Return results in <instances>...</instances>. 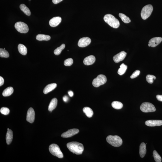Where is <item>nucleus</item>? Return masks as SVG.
Returning a JSON list of instances; mask_svg holds the SVG:
<instances>
[{"mask_svg": "<svg viewBox=\"0 0 162 162\" xmlns=\"http://www.w3.org/2000/svg\"><path fill=\"white\" fill-rule=\"evenodd\" d=\"M67 147L74 154L77 155H81L84 151L83 145L77 142H72L67 143Z\"/></svg>", "mask_w": 162, "mask_h": 162, "instance_id": "nucleus-1", "label": "nucleus"}, {"mask_svg": "<svg viewBox=\"0 0 162 162\" xmlns=\"http://www.w3.org/2000/svg\"><path fill=\"white\" fill-rule=\"evenodd\" d=\"M104 20L105 22L113 28H117L120 25V23L118 20L112 15L107 14L105 15L104 17Z\"/></svg>", "mask_w": 162, "mask_h": 162, "instance_id": "nucleus-2", "label": "nucleus"}, {"mask_svg": "<svg viewBox=\"0 0 162 162\" xmlns=\"http://www.w3.org/2000/svg\"><path fill=\"white\" fill-rule=\"evenodd\" d=\"M108 143L115 147H119L122 145L123 140L121 137L117 135H109L106 138Z\"/></svg>", "mask_w": 162, "mask_h": 162, "instance_id": "nucleus-3", "label": "nucleus"}, {"mask_svg": "<svg viewBox=\"0 0 162 162\" xmlns=\"http://www.w3.org/2000/svg\"><path fill=\"white\" fill-rule=\"evenodd\" d=\"M49 150L52 155L58 158H62L63 157V155L60 150L59 147L57 144H52L49 147Z\"/></svg>", "mask_w": 162, "mask_h": 162, "instance_id": "nucleus-4", "label": "nucleus"}, {"mask_svg": "<svg viewBox=\"0 0 162 162\" xmlns=\"http://www.w3.org/2000/svg\"><path fill=\"white\" fill-rule=\"evenodd\" d=\"M153 7L151 4H148L145 6L141 10V16L143 20H146L152 14Z\"/></svg>", "mask_w": 162, "mask_h": 162, "instance_id": "nucleus-5", "label": "nucleus"}, {"mask_svg": "<svg viewBox=\"0 0 162 162\" xmlns=\"http://www.w3.org/2000/svg\"><path fill=\"white\" fill-rule=\"evenodd\" d=\"M140 109L144 113L154 112L156 111L154 105L148 102H143L142 104L140 106Z\"/></svg>", "mask_w": 162, "mask_h": 162, "instance_id": "nucleus-6", "label": "nucleus"}, {"mask_svg": "<svg viewBox=\"0 0 162 162\" xmlns=\"http://www.w3.org/2000/svg\"><path fill=\"white\" fill-rule=\"evenodd\" d=\"M107 81L106 76L103 74L99 75L93 80L92 85L94 87L97 88L106 83Z\"/></svg>", "mask_w": 162, "mask_h": 162, "instance_id": "nucleus-7", "label": "nucleus"}, {"mask_svg": "<svg viewBox=\"0 0 162 162\" xmlns=\"http://www.w3.org/2000/svg\"><path fill=\"white\" fill-rule=\"evenodd\" d=\"M15 27L18 31L21 33H27L29 31L28 25L23 22H16L15 24Z\"/></svg>", "mask_w": 162, "mask_h": 162, "instance_id": "nucleus-8", "label": "nucleus"}, {"mask_svg": "<svg viewBox=\"0 0 162 162\" xmlns=\"http://www.w3.org/2000/svg\"><path fill=\"white\" fill-rule=\"evenodd\" d=\"M35 119V112L33 108H30L27 111L26 120L30 123H33Z\"/></svg>", "mask_w": 162, "mask_h": 162, "instance_id": "nucleus-9", "label": "nucleus"}, {"mask_svg": "<svg viewBox=\"0 0 162 162\" xmlns=\"http://www.w3.org/2000/svg\"><path fill=\"white\" fill-rule=\"evenodd\" d=\"M79 132L78 129H74L68 130L66 132L63 133L61 136L63 138H69L75 135Z\"/></svg>", "mask_w": 162, "mask_h": 162, "instance_id": "nucleus-10", "label": "nucleus"}, {"mask_svg": "<svg viewBox=\"0 0 162 162\" xmlns=\"http://www.w3.org/2000/svg\"><path fill=\"white\" fill-rule=\"evenodd\" d=\"M91 40L88 37L81 38L78 41V45L81 48L86 47L91 43Z\"/></svg>", "mask_w": 162, "mask_h": 162, "instance_id": "nucleus-11", "label": "nucleus"}, {"mask_svg": "<svg viewBox=\"0 0 162 162\" xmlns=\"http://www.w3.org/2000/svg\"><path fill=\"white\" fill-rule=\"evenodd\" d=\"M127 53L126 52L124 51H122L114 56L113 58V59L116 63H118L124 59Z\"/></svg>", "mask_w": 162, "mask_h": 162, "instance_id": "nucleus-12", "label": "nucleus"}, {"mask_svg": "<svg viewBox=\"0 0 162 162\" xmlns=\"http://www.w3.org/2000/svg\"><path fill=\"white\" fill-rule=\"evenodd\" d=\"M162 41V38L160 37H154L149 40L148 46L155 47L161 43Z\"/></svg>", "mask_w": 162, "mask_h": 162, "instance_id": "nucleus-13", "label": "nucleus"}, {"mask_svg": "<svg viewBox=\"0 0 162 162\" xmlns=\"http://www.w3.org/2000/svg\"><path fill=\"white\" fill-rule=\"evenodd\" d=\"M146 125L148 126H160L162 125V120H149L146 121Z\"/></svg>", "mask_w": 162, "mask_h": 162, "instance_id": "nucleus-14", "label": "nucleus"}, {"mask_svg": "<svg viewBox=\"0 0 162 162\" xmlns=\"http://www.w3.org/2000/svg\"><path fill=\"white\" fill-rule=\"evenodd\" d=\"M62 21V18L60 17H55L50 20L49 24L50 26L55 27L59 25Z\"/></svg>", "mask_w": 162, "mask_h": 162, "instance_id": "nucleus-15", "label": "nucleus"}, {"mask_svg": "<svg viewBox=\"0 0 162 162\" xmlns=\"http://www.w3.org/2000/svg\"><path fill=\"white\" fill-rule=\"evenodd\" d=\"M96 61L95 57L93 55L87 56L84 59L83 63L85 65H89L93 64Z\"/></svg>", "mask_w": 162, "mask_h": 162, "instance_id": "nucleus-16", "label": "nucleus"}, {"mask_svg": "<svg viewBox=\"0 0 162 162\" xmlns=\"http://www.w3.org/2000/svg\"><path fill=\"white\" fill-rule=\"evenodd\" d=\"M57 84L55 83H53L49 84L46 86L45 88L44 89L43 92L44 94H48L49 92L52 91L56 87Z\"/></svg>", "mask_w": 162, "mask_h": 162, "instance_id": "nucleus-17", "label": "nucleus"}, {"mask_svg": "<svg viewBox=\"0 0 162 162\" xmlns=\"http://www.w3.org/2000/svg\"><path fill=\"white\" fill-rule=\"evenodd\" d=\"M139 153L140 157L141 158H144L146 153V144L144 143H142L140 146Z\"/></svg>", "mask_w": 162, "mask_h": 162, "instance_id": "nucleus-18", "label": "nucleus"}, {"mask_svg": "<svg viewBox=\"0 0 162 162\" xmlns=\"http://www.w3.org/2000/svg\"><path fill=\"white\" fill-rule=\"evenodd\" d=\"M13 132L11 130H8L6 135V140L7 144L9 145L12 142L13 139Z\"/></svg>", "mask_w": 162, "mask_h": 162, "instance_id": "nucleus-19", "label": "nucleus"}, {"mask_svg": "<svg viewBox=\"0 0 162 162\" xmlns=\"http://www.w3.org/2000/svg\"><path fill=\"white\" fill-rule=\"evenodd\" d=\"M57 99L56 98H54L52 99L50 102L48 107V110L51 112L57 106Z\"/></svg>", "mask_w": 162, "mask_h": 162, "instance_id": "nucleus-20", "label": "nucleus"}, {"mask_svg": "<svg viewBox=\"0 0 162 162\" xmlns=\"http://www.w3.org/2000/svg\"><path fill=\"white\" fill-rule=\"evenodd\" d=\"M36 38V39L38 41H47L50 40L51 37L49 35L39 34L37 35Z\"/></svg>", "mask_w": 162, "mask_h": 162, "instance_id": "nucleus-21", "label": "nucleus"}, {"mask_svg": "<svg viewBox=\"0 0 162 162\" xmlns=\"http://www.w3.org/2000/svg\"><path fill=\"white\" fill-rule=\"evenodd\" d=\"M14 92V89L13 87H9L6 88L3 91L2 95L4 97H8L13 94Z\"/></svg>", "mask_w": 162, "mask_h": 162, "instance_id": "nucleus-22", "label": "nucleus"}, {"mask_svg": "<svg viewBox=\"0 0 162 162\" xmlns=\"http://www.w3.org/2000/svg\"><path fill=\"white\" fill-rule=\"evenodd\" d=\"M18 49L21 54L25 55L27 54V49L25 46L22 44H19L18 46Z\"/></svg>", "mask_w": 162, "mask_h": 162, "instance_id": "nucleus-23", "label": "nucleus"}, {"mask_svg": "<svg viewBox=\"0 0 162 162\" xmlns=\"http://www.w3.org/2000/svg\"><path fill=\"white\" fill-rule=\"evenodd\" d=\"M83 111L88 117L91 118L92 117L94 114V112L92 109L88 107H84L83 109Z\"/></svg>", "mask_w": 162, "mask_h": 162, "instance_id": "nucleus-24", "label": "nucleus"}, {"mask_svg": "<svg viewBox=\"0 0 162 162\" xmlns=\"http://www.w3.org/2000/svg\"><path fill=\"white\" fill-rule=\"evenodd\" d=\"M20 8L21 10L27 16H30L31 15V12L29 9L25 5L23 4H21Z\"/></svg>", "mask_w": 162, "mask_h": 162, "instance_id": "nucleus-25", "label": "nucleus"}, {"mask_svg": "<svg viewBox=\"0 0 162 162\" xmlns=\"http://www.w3.org/2000/svg\"><path fill=\"white\" fill-rule=\"evenodd\" d=\"M127 68V66L125 65L124 63L120 65V68H119L118 71V74L120 75H123L126 72Z\"/></svg>", "mask_w": 162, "mask_h": 162, "instance_id": "nucleus-26", "label": "nucleus"}, {"mask_svg": "<svg viewBox=\"0 0 162 162\" xmlns=\"http://www.w3.org/2000/svg\"><path fill=\"white\" fill-rule=\"evenodd\" d=\"M111 105L113 108L118 110L121 109L123 106V104L121 102L117 101L113 102L111 104Z\"/></svg>", "mask_w": 162, "mask_h": 162, "instance_id": "nucleus-27", "label": "nucleus"}, {"mask_svg": "<svg viewBox=\"0 0 162 162\" xmlns=\"http://www.w3.org/2000/svg\"><path fill=\"white\" fill-rule=\"evenodd\" d=\"M119 16L121 18L122 20L125 23H129L131 22V20L129 17L126 16V15L123 14L119 13Z\"/></svg>", "mask_w": 162, "mask_h": 162, "instance_id": "nucleus-28", "label": "nucleus"}, {"mask_svg": "<svg viewBox=\"0 0 162 162\" xmlns=\"http://www.w3.org/2000/svg\"><path fill=\"white\" fill-rule=\"evenodd\" d=\"M65 45L64 44H62L60 46L56 49L54 50V54L56 55H58L60 54L62 50L65 48Z\"/></svg>", "mask_w": 162, "mask_h": 162, "instance_id": "nucleus-29", "label": "nucleus"}, {"mask_svg": "<svg viewBox=\"0 0 162 162\" xmlns=\"http://www.w3.org/2000/svg\"><path fill=\"white\" fill-rule=\"evenodd\" d=\"M0 56L1 57L7 58L9 57V53L7 50L2 48L0 49Z\"/></svg>", "mask_w": 162, "mask_h": 162, "instance_id": "nucleus-30", "label": "nucleus"}, {"mask_svg": "<svg viewBox=\"0 0 162 162\" xmlns=\"http://www.w3.org/2000/svg\"><path fill=\"white\" fill-rule=\"evenodd\" d=\"M153 156L155 162H161V158L157 151L154 150L153 152Z\"/></svg>", "mask_w": 162, "mask_h": 162, "instance_id": "nucleus-31", "label": "nucleus"}, {"mask_svg": "<svg viewBox=\"0 0 162 162\" xmlns=\"http://www.w3.org/2000/svg\"><path fill=\"white\" fill-rule=\"evenodd\" d=\"M146 80L149 84H152L153 83L154 80L156 79L155 76L152 75H148L146 77Z\"/></svg>", "mask_w": 162, "mask_h": 162, "instance_id": "nucleus-32", "label": "nucleus"}, {"mask_svg": "<svg viewBox=\"0 0 162 162\" xmlns=\"http://www.w3.org/2000/svg\"><path fill=\"white\" fill-rule=\"evenodd\" d=\"M0 112L1 113L4 115H7L10 113V110L9 108L6 107L2 108L0 110Z\"/></svg>", "mask_w": 162, "mask_h": 162, "instance_id": "nucleus-33", "label": "nucleus"}, {"mask_svg": "<svg viewBox=\"0 0 162 162\" xmlns=\"http://www.w3.org/2000/svg\"><path fill=\"white\" fill-rule=\"evenodd\" d=\"M73 63V59L72 58H68L66 59L64 62V64L66 66H70Z\"/></svg>", "mask_w": 162, "mask_h": 162, "instance_id": "nucleus-34", "label": "nucleus"}, {"mask_svg": "<svg viewBox=\"0 0 162 162\" xmlns=\"http://www.w3.org/2000/svg\"><path fill=\"white\" fill-rule=\"evenodd\" d=\"M140 74V71L139 70H136L133 73V74L131 76L130 78L131 79H134L138 77Z\"/></svg>", "mask_w": 162, "mask_h": 162, "instance_id": "nucleus-35", "label": "nucleus"}, {"mask_svg": "<svg viewBox=\"0 0 162 162\" xmlns=\"http://www.w3.org/2000/svg\"><path fill=\"white\" fill-rule=\"evenodd\" d=\"M156 98L158 101L162 102V95H158L156 96Z\"/></svg>", "mask_w": 162, "mask_h": 162, "instance_id": "nucleus-36", "label": "nucleus"}, {"mask_svg": "<svg viewBox=\"0 0 162 162\" xmlns=\"http://www.w3.org/2000/svg\"><path fill=\"white\" fill-rule=\"evenodd\" d=\"M4 78L1 76L0 77V86H1L4 84Z\"/></svg>", "mask_w": 162, "mask_h": 162, "instance_id": "nucleus-37", "label": "nucleus"}, {"mask_svg": "<svg viewBox=\"0 0 162 162\" xmlns=\"http://www.w3.org/2000/svg\"><path fill=\"white\" fill-rule=\"evenodd\" d=\"M63 0H52V2L54 4H56L61 2Z\"/></svg>", "mask_w": 162, "mask_h": 162, "instance_id": "nucleus-38", "label": "nucleus"}, {"mask_svg": "<svg viewBox=\"0 0 162 162\" xmlns=\"http://www.w3.org/2000/svg\"><path fill=\"white\" fill-rule=\"evenodd\" d=\"M63 100L65 102H67L68 100V98L67 96H65L63 97Z\"/></svg>", "mask_w": 162, "mask_h": 162, "instance_id": "nucleus-39", "label": "nucleus"}, {"mask_svg": "<svg viewBox=\"0 0 162 162\" xmlns=\"http://www.w3.org/2000/svg\"><path fill=\"white\" fill-rule=\"evenodd\" d=\"M69 95L71 97H72L74 95V93L72 91H70L68 92Z\"/></svg>", "mask_w": 162, "mask_h": 162, "instance_id": "nucleus-40", "label": "nucleus"}, {"mask_svg": "<svg viewBox=\"0 0 162 162\" xmlns=\"http://www.w3.org/2000/svg\"><path fill=\"white\" fill-rule=\"evenodd\" d=\"M9 129H9V128H8V129H7V130H9Z\"/></svg>", "mask_w": 162, "mask_h": 162, "instance_id": "nucleus-41", "label": "nucleus"}, {"mask_svg": "<svg viewBox=\"0 0 162 162\" xmlns=\"http://www.w3.org/2000/svg\"><path fill=\"white\" fill-rule=\"evenodd\" d=\"M4 49L5 50V48H4Z\"/></svg>", "mask_w": 162, "mask_h": 162, "instance_id": "nucleus-42", "label": "nucleus"}]
</instances>
